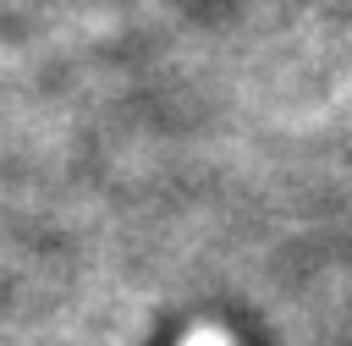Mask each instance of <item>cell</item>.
<instances>
[{
    "label": "cell",
    "instance_id": "cell-1",
    "mask_svg": "<svg viewBox=\"0 0 352 346\" xmlns=\"http://www.w3.org/2000/svg\"><path fill=\"white\" fill-rule=\"evenodd\" d=\"M187 346H226V341H220V335H209V330H204V335H192V341H187Z\"/></svg>",
    "mask_w": 352,
    "mask_h": 346
}]
</instances>
